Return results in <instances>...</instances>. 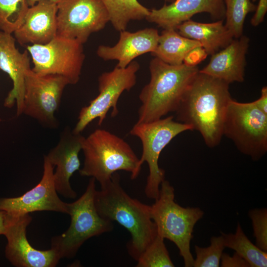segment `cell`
I'll list each match as a JSON object with an SVG mask.
<instances>
[{
  "label": "cell",
  "mask_w": 267,
  "mask_h": 267,
  "mask_svg": "<svg viewBox=\"0 0 267 267\" xmlns=\"http://www.w3.org/2000/svg\"><path fill=\"white\" fill-rule=\"evenodd\" d=\"M229 84L199 72L175 111L176 120L198 131L206 145L219 144L226 109L231 100Z\"/></svg>",
  "instance_id": "obj_1"
},
{
  "label": "cell",
  "mask_w": 267,
  "mask_h": 267,
  "mask_svg": "<svg viewBox=\"0 0 267 267\" xmlns=\"http://www.w3.org/2000/svg\"><path fill=\"white\" fill-rule=\"evenodd\" d=\"M100 185L94 197L96 210L101 217L116 222L129 232L128 251L137 261L157 235L150 206L131 197L121 186L117 172Z\"/></svg>",
  "instance_id": "obj_2"
},
{
  "label": "cell",
  "mask_w": 267,
  "mask_h": 267,
  "mask_svg": "<svg viewBox=\"0 0 267 267\" xmlns=\"http://www.w3.org/2000/svg\"><path fill=\"white\" fill-rule=\"evenodd\" d=\"M149 82L142 89L136 123H148L175 112L195 76L197 66L173 65L158 58L149 62Z\"/></svg>",
  "instance_id": "obj_3"
},
{
  "label": "cell",
  "mask_w": 267,
  "mask_h": 267,
  "mask_svg": "<svg viewBox=\"0 0 267 267\" xmlns=\"http://www.w3.org/2000/svg\"><path fill=\"white\" fill-rule=\"evenodd\" d=\"M82 150V176L93 178L100 184L111 178L114 173L124 171L131 178H137L142 165L130 145L123 139L104 129H96L85 137Z\"/></svg>",
  "instance_id": "obj_4"
},
{
  "label": "cell",
  "mask_w": 267,
  "mask_h": 267,
  "mask_svg": "<svg viewBox=\"0 0 267 267\" xmlns=\"http://www.w3.org/2000/svg\"><path fill=\"white\" fill-rule=\"evenodd\" d=\"M150 205L151 216L157 234L173 242L178 247L185 267H193L194 258L190 251V242L196 223L204 213L199 207H183L175 201V189L164 179L159 194Z\"/></svg>",
  "instance_id": "obj_5"
},
{
  "label": "cell",
  "mask_w": 267,
  "mask_h": 267,
  "mask_svg": "<svg viewBox=\"0 0 267 267\" xmlns=\"http://www.w3.org/2000/svg\"><path fill=\"white\" fill-rule=\"evenodd\" d=\"M95 181L90 178L83 195L74 202L67 203L70 224L64 232L51 240V248L60 259L74 257L88 239L110 232L114 228L113 222L101 217L96 210Z\"/></svg>",
  "instance_id": "obj_6"
},
{
  "label": "cell",
  "mask_w": 267,
  "mask_h": 267,
  "mask_svg": "<svg viewBox=\"0 0 267 267\" xmlns=\"http://www.w3.org/2000/svg\"><path fill=\"white\" fill-rule=\"evenodd\" d=\"M223 134L240 152L258 161L267 152V115L253 101L243 103L231 99L225 112Z\"/></svg>",
  "instance_id": "obj_7"
},
{
  "label": "cell",
  "mask_w": 267,
  "mask_h": 267,
  "mask_svg": "<svg viewBox=\"0 0 267 267\" xmlns=\"http://www.w3.org/2000/svg\"><path fill=\"white\" fill-rule=\"evenodd\" d=\"M192 130L188 125L175 121L174 116L148 123H136L130 134L138 137L142 145V153L139 158L142 165L146 162L149 168L144 192L147 198L155 200L159 196L160 185L165 179V171L158 164L163 149L177 135Z\"/></svg>",
  "instance_id": "obj_8"
},
{
  "label": "cell",
  "mask_w": 267,
  "mask_h": 267,
  "mask_svg": "<svg viewBox=\"0 0 267 267\" xmlns=\"http://www.w3.org/2000/svg\"><path fill=\"white\" fill-rule=\"evenodd\" d=\"M26 49L34 65L32 70L36 74L60 75L71 85L79 82L85 59L83 44L56 35L46 44L29 45Z\"/></svg>",
  "instance_id": "obj_9"
},
{
  "label": "cell",
  "mask_w": 267,
  "mask_h": 267,
  "mask_svg": "<svg viewBox=\"0 0 267 267\" xmlns=\"http://www.w3.org/2000/svg\"><path fill=\"white\" fill-rule=\"evenodd\" d=\"M139 68V63L134 60L125 68L116 66L112 70L102 73L98 78L99 94L81 109L73 132L81 134L89 123L98 118L100 126L110 108L111 116H117L118 99L124 91H129L135 86Z\"/></svg>",
  "instance_id": "obj_10"
},
{
  "label": "cell",
  "mask_w": 267,
  "mask_h": 267,
  "mask_svg": "<svg viewBox=\"0 0 267 267\" xmlns=\"http://www.w3.org/2000/svg\"><path fill=\"white\" fill-rule=\"evenodd\" d=\"M68 85L69 81L63 76L41 75L31 68L25 75L22 114L34 119L45 128H57L58 122L55 114Z\"/></svg>",
  "instance_id": "obj_11"
},
{
  "label": "cell",
  "mask_w": 267,
  "mask_h": 267,
  "mask_svg": "<svg viewBox=\"0 0 267 267\" xmlns=\"http://www.w3.org/2000/svg\"><path fill=\"white\" fill-rule=\"evenodd\" d=\"M109 22L100 0H62L57 3V35L84 44Z\"/></svg>",
  "instance_id": "obj_12"
},
{
  "label": "cell",
  "mask_w": 267,
  "mask_h": 267,
  "mask_svg": "<svg viewBox=\"0 0 267 267\" xmlns=\"http://www.w3.org/2000/svg\"><path fill=\"white\" fill-rule=\"evenodd\" d=\"M32 220L29 214L11 215L4 234L7 241L5 257L16 267L56 266L61 259L55 250L51 248L47 250H40L32 247L28 241L26 230Z\"/></svg>",
  "instance_id": "obj_13"
},
{
  "label": "cell",
  "mask_w": 267,
  "mask_h": 267,
  "mask_svg": "<svg viewBox=\"0 0 267 267\" xmlns=\"http://www.w3.org/2000/svg\"><path fill=\"white\" fill-rule=\"evenodd\" d=\"M54 168L44 155L43 174L39 183L20 196L0 198V210L13 216L43 211L67 214V203L59 198L55 189Z\"/></svg>",
  "instance_id": "obj_14"
},
{
  "label": "cell",
  "mask_w": 267,
  "mask_h": 267,
  "mask_svg": "<svg viewBox=\"0 0 267 267\" xmlns=\"http://www.w3.org/2000/svg\"><path fill=\"white\" fill-rule=\"evenodd\" d=\"M85 137L76 134L67 127L61 133L57 144L45 156L56 170L54 182L57 193L66 198L74 199L77 193L72 189L70 179L73 174L80 170L79 158Z\"/></svg>",
  "instance_id": "obj_15"
},
{
  "label": "cell",
  "mask_w": 267,
  "mask_h": 267,
  "mask_svg": "<svg viewBox=\"0 0 267 267\" xmlns=\"http://www.w3.org/2000/svg\"><path fill=\"white\" fill-rule=\"evenodd\" d=\"M15 42L12 34L0 30V69L8 75L13 83L4 106L11 108L16 104V115L19 116L23 113L25 75L31 67L28 50L21 52Z\"/></svg>",
  "instance_id": "obj_16"
},
{
  "label": "cell",
  "mask_w": 267,
  "mask_h": 267,
  "mask_svg": "<svg viewBox=\"0 0 267 267\" xmlns=\"http://www.w3.org/2000/svg\"><path fill=\"white\" fill-rule=\"evenodd\" d=\"M202 12L209 14L214 19L223 20L225 8L223 0H175L162 7L150 10L145 19L163 29H174Z\"/></svg>",
  "instance_id": "obj_17"
},
{
  "label": "cell",
  "mask_w": 267,
  "mask_h": 267,
  "mask_svg": "<svg viewBox=\"0 0 267 267\" xmlns=\"http://www.w3.org/2000/svg\"><path fill=\"white\" fill-rule=\"evenodd\" d=\"M57 3L42 0L29 6L19 28L13 33L21 45L44 44L57 35Z\"/></svg>",
  "instance_id": "obj_18"
},
{
  "label": "cell",
  "mask_w": 267,
  "mask_h": 267,
  "mask_svg": "<svg viewBox=\"0 0 267 267\" xmlns=\"http://www.w3.org/2000/svg\"><path fill=\"white\" fill-rule=\"evenodd\" d=\"M159 36L158 30L153 28L135 32L122 31L116 44L112 46L99 45L96 54L105 61L117 60V67L125 68L139 56L153 53L158 45Z\"/></svg>",
  "instance_id": "obj_19"
},
{
  "label": "cell",
  "mask_w": 267,
  "mask_h": 267,
  "mask_svg": "<svg viewBox=\"0 0 267 267\" xmlns=\"http://www.w3.org/2000/svg\"><path fill=\"white\" fill-rule=\"evenodd\" d=\"M249 43V38L244 35L233 39L226 47L212 54L209 63L199 72L229 84L243 82Z\"/></svg>",
  "instance_id": "obj_20"
},
{
  "label": "cell",
  "mask_w": 267,
  "mask_h": 267,
  "mask_svg": "<svg viewBox=\"0 0 267 267\" xmlns=\"http://www.w3.org/2000/svg\"><path fill=\"white\" fill-rule=\"evenodd\" d=\"M176 30L182 36L199 42L208 55H212L224 48L234 39L223 20L205 23L189 19L178 26Z\"/></svg>",
  "instance_id": "obj_21"
},
{
  "label": "cell",
  "mask_w": 267,
  "mask_h": 267,
  "mask_svg": "<svg viewBox=\"0 0 267 267\" xmlns=\"http://www.w3.org/2000/svg\"><path fill=\"white\" fill-rule=\"evenodd\" d=\"M200 46L199 42L182 36L176 29H166L160 35L157 47L151 54L167 64L177 65L183 63L189 51Z\"/></svg>",
  "instance_id": "obj_22"
},
{
  "label": "cell",
  "mask_w": 267,
  "mask_h": 267,
  "mask_svg": "<svg viewBox=\"0 0 267 267\" xmlns=\"http://www.w3.org/2000/svg\"><path fill=\"white\" fill-rule=\"evenodd\" d=\"M109 15V22L118 31L126 30L130 22L146 18L150 9L137 0H100Z\"/></svg>",
  "instance_id": "obj_23"
},
{
  "label": "cell",
  "mask_w": 267,
  "mask_h": 267,
  "mask_svg": "<svg viewBox=\"0 0 267 267\" xmlns=\"http://www.w3.org/2000/svg\"><path fill=\"white\" fill-rule=\"evenodd\" d=\"M225 247L235 251L249 264L250 267H267V252L254 245L244 233L239 223L234 233L221 232Z\"/></svg>",
  "instance_id": "obj_24"
},
{
  "label": "cell",
  "mask_w": 267,
  "mask_h": 267,
  "mask_svg": "<svg viewBox=\"0 0 267 267\" xmlns=\"http://www.w3.org/2000/svg\"><path fill=\"white\" fill-rule=\"evenodd\" d=\"M225 8V25L234 39L243 35L246 16L255 10L256 5L251 0H223Z\"/></svg>",
  "instance_id": "obj_25"
},
{
  "label": "cell",
  "mask_w": 267,
  "mask_h": 267,
  "mask_svg": "<svg viewBox=\"0 0 267 267\" xmlns=\"http://www.w3.org/2000/svg\"><path fill=\"white\" fill-rule=\"evenodd\" d=\"M29 7L27 0H0V30L13 34L21 24Z\"/></svg>",
  "instance_id": "obj_26"
},
{
  "label": "cell",
  "mask_w": 267,
  "mask_h": 267,
  "mask_svg": "<svg viewBox=\"0 0 267 267\" xmlns=\"http://www.w3.org/2000/svg\"><path fill=\"white\" fill-rule=\"evenodd\" d=\"M137 267H174L164 239L157 235L136 261Z\"/></svg>",
  "instance_id": "obj_27"
},
{
  "label": "cell",
  "mask_w": 267,
  "mask_h": 267,
  "mask_svg": "<svg viewBox=\"0 0 267 267\" xmlns=\"http://www.w3.org/2000/svg\"><path fill=\"white\" fill-rule=\"evenodd\" d=\"M224 239L221 234L210 239V245L206 247L195 246L196 258L193 267H219L224 249Z\"/></svg>",
  "instance_id": "obj_28"
},
{
  "label": "cell",
  "mask_w": 267,
  "mask_h": 267,
  "mask_svg": "<svg viewBox=\"0 0 267 267\" xmlns=\"http://www.w3.org/2000/svg\"><path fill=\"white\" fill-rule=\"evenodd\" d=\"M248 216L252 221L253 235L256 245L267 252V209L257 208L249 211Z\"/></svg>",
  "instance_id": "obj_29"
},
{
  "label": "cell",
  "mask_w": 267,
  "mask_h": 267,
  "mask_svg": "<svg viewBox=\"0 0 267 267\" xmlns=\"http://www.w3.org/2000/svg\"><path fill=\"white\" fill-rule=\"evenodd\" d=\"M208 54L205 49L201 46L196 47L186 55L184 58L183 63L186 66L194 67L206 58Z\"/></svg>",
  "instance_id": "obj_30"
},
{
  "label": "cell",
  "mask_w": 267,
  "mask_h": 267,
  "mask_svg": "<svg viewBox=\"0 0 267 267\" xmlns=\"http://www.w3.org/2000/svg\"><path fill=\"white\" fill-rule=\"evenodd\" d=\"M220 262L222 267H250L247 261L235 252L231 256L223 253Z\"/></svg>",
  "instance_id": "obj_31"
},
{
  "label": "cell",
  "mask_w": 267,
  "mask_h": 267,
  "mask_svg": "<svg viewBox=\"0 0 267 267\" xmlns=\"http://www.w3.org/2000/svg\"><path fill=\"white\" fill-rule=\"evenodd\" d=\"M254 11V15L251 19V24L253 26L257 27L264 20L267 11V0H259Z\"/></svg>",
  "instance_id": "obj_32"
},
{
  "label": "cell",
  "mask_w": 267,
  "mask_h": 267,
  "mask_svg": "<svg viewBox=\"0 0 267 267\" xmlns=\"http://www.w3.org/2000/svg\"><path fill=\"white\" fill-rule=\"evenodd\" d=\"M253 102L259 110L267 115V87L266 86L262 89L259 98Z\"/></svg>",
  "instance_id": "obj_33"
},
{
  "label": "cell",
  "mask_w": 267,
  "mask_h": 267,
  "mask_svg": "<svg viewBox=\"0 0 267 267\" xmlns=\"http://www.w3.org/2000/svg\"><path fill=\"white\" fill-rule=\"evenodd\" d=\"M10 217V214L5 211L0 210V235L4 234Z\"/></svg>",
  "instance_id": "obj_34"
},
{
  "label": "cell",
  "mask_w": 267,
  "mask_h": 267,
  "mask_svg": "<svg viewBox=\"0 0 267 267\" xmlns=\"http://www.w3.org/2000/svg\"><path fill=\"white\" fill-rule=\"evenodd\" d=\"M42 0H27V3L29 6H31L35 4L37 2ZM52 2L58 3L62 0H48Z\"/></svg>",
  "instance_id": "obj_35"
},
{
  "label": "cell",
  "mask_w": 267,
  "mask_h": 267,
  "mask_svg": "<svg viewBox=\"0 0 267 267\" xmlns=\"http://www.w3.org/2000/svg\"><path fill=\"white\" fill-rule=\"evenodd\" d=\"M175 0H164V1L166 2H169V3H171V2H172L173 1H174Z\"/></svg>",
  "instance_id": "obj_36"
},
{
  "label": "cell",
  "mask_w": 267,
  "mask_h": 267,
  "mask_svg": "<svg viewBox=\"0 0 267 267\" xmlns=\"http://www.w3.org/2000/svg\"><path fill=\"white\" fill-rule=\"evenodd\" d=\"M257 0H251V1H252L253 2H256Z\"/></svg>",
  "instance_id": "obj_37"
},
{
  "label": "cell",
  "mask_w": 267,
  "mask_h": 267,
  "mask_svg": "<svg viewBox=\"0 0 267 267\" xmlns=\"http://www.w3.org/2000/svg\"><path fill=\"white\" fill-rule=\"evenodd\" d=\"M1 120L0 119V122H1Z\"/></svg>",
  "instance_id": "obj_38"
}]
</instances>
